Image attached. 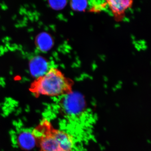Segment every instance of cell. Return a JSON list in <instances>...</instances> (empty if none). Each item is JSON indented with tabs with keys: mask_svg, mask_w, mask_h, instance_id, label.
<instances>
[{
	"mask_svg": "<svg viewBox=\"0 0 151 151\" xmlns=\"http://www.w3.org/2000/svg\"><path fill=\"white\" fill-rule=\"evenodd\" d=\"M12 138L14 145L24 150H31L38 144L37 138L33 130L30 129H21L17 131Z\"/></svg>",
	"mask_w": 151,
	"mask_h": 151,
	"instance_id": "obj_3",
	"label": "cell"
},
{
	"mask_svg": "<svg viewBox=\"0 0 151 151\" xmlns=\"http://www.w3.org/2000/svg\"><path fill=\"white\" fill-rule=\"evenodd\" d=\"M106 2L115 20L120 22L124 19L126 12L132 7L134 1L132 0H108Z\"/></svg>",
	"mask_w": 151,
	"mask_h": 151,
	"instance_id": "obj_5",
	"label": "cell"
},
{
	"mask_svg": "<svg viewBox=\"0 0 151 151\" xmlns=\"http://www.w3.org/2000/svg\"><path fill=\"white\" fill-rule=\"evenodd\" d=\"M33 131L40 151H74L72 136L65 131L55 129L48 120H44Z\"/></svg>",
	"mask_w": 151,
	"mask_h": 151,
	"instance_id": "obj_2",
	"label": "cell"
},
{
	"mask_svg": "<svg viewBox=\"0 0 151 151\" xmlns=\"http://www.w3.org/2000/svg\"><path fill=\"white\" fill-rule=\"evenodd\" d=\"M66 1H50L48 4L50 7L56 10L62 9L66 5Z\"/></svg>",
	"mask_w": 151,
	"mask_h": 151,
	"instance_id": "obj_9",
	"label": "cell"
},
{
	"mask_svg": "<svg viewBox=\"0 0 151 151\" xmlns=\"http://www.w3.org/2000/svg\"><path fill=\"white\" fill-rule=\"evenodd\" d=\"M35 44L38 49L42 52L49 50L53 45V40L51 36L46 32L39 34L36 37Z\"/></svg>",
	"mask_w": 151,
	"mask_h": 151,
	"instance_id": "obj_7",
	"label": "cell"
},
{
	"mask_svg": "<svg viewBox=\"0 0 151 151\" xmlns=\"http://www.w3.org/2000/svg\"><path fill=\"white\" fill-rule=\"evenodd\" d=\"M74 82L61 70L52 68L45 75L36 79L30 86L31 92L36 97L64 96L72 93Z\"/></svg>",
	"mask_w": 151,
	"mask_h": 151,
	"instance_id": "obj_1",
	"label": "cell"
},
{
	"mask_svg": "<svg viewBox=\"0 0 151 151\" xmlns=\"http://www.w3.org/2000/svg\"><path fill=\"white\" fill-rule=\"evenodd\" d=\"M70 6L73 10L75 11H82L86 9L87 6V1H73L70 2Z\"/></svg>",
	"mask_w": 151,
	"mask_h": 151,
	"instance_id": "obj_8",
	"label": "cell"
},
{
	"mask_svg": "<svg viewBox=\"0 0 151 151\" xmlns=\"http://www.w3.org/2000/svg\"><path fill=\"white\" fill-rule=\"evenodd\" d=\"M29 69L31 75L37 79L43 76L49 70L48 61L41 56L34 57L30 60Z\"/></svg>",
	"mask_w": 151,
	"mask_h": 151,
	"instance_id": "obj_6",
	"label": "cell"
},
{
	"mask_svg": "<svg viewBox=\"0 0 151 151\" xmlns=\"http://www.w3.org/2000/svg\"><path fill=\"white\" fill-rule=\"evenodd\" d=\"M63 109L69 116H76L82 112L84 109L85 102L83 96L78 93L73 92L63 96Z\"/></svg>",
	"mask_w": 151,
	"mask_h": 151,
	"instance_id": "obj_4",
	"label": "cell"
}]
</instances>
